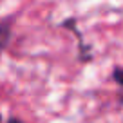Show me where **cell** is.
I'll return each mask as SVG.
<instances>
[{"label":"cell","mask_w":123,"mask_h":123,"mask_svg":"<svg viewBox=\"0 0 123 123\" xmlns=\"http://www.w3.org/2000/svg\"><path fill=\"white\" fill-rule=\"evenodd\" d=\"M9 35H11V29H9V24L7 22H2L0 24V49H4L9 42Z\"/></svg>","instance_id":"6da1fadb"},{"label":"cell","mask_w":123,"mask_h":123,"mask_svg":"<svg viewBox=\"0 0 123 123\" xmlns=\"http://www.w3.org/2000/svg\"><path fill=\"white\" fill-rule=\"evenodd\" d=\"M9 123H22V121H18V119H9Z\"/></svg>","instance_id":"7a4b0ae2"}]
</instances>
